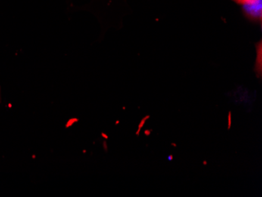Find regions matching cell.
I'll return each instance as SVG.
<instances>
[{"label":"cell","mask_w":262,"mask_h":197,"mask_svg":"<svg viewBox=\"0 0 262 197\" xmlns=\"http://www.w3.org/2000/svg\"><path fill=\"white\" fill-rule=\"evenodd\" d=\"M234 1L239 4H245L246 3L248 2L250 0H234Z\"/></svg>","instance_id":"2"},{"label":"cell","mask_w":262,"mask_h":197,"mask_svg":"<svg viewBox=\"0 0 262 197\" xmlns=\"http://www.w3.org/2000/svg\"><path fill=\"white\" fill-rule=\"evenodd\" d=\"M244 5L247 15L254 19H261V0H250Z\"/></svg>","instance_id":"1"}]
</instances>
